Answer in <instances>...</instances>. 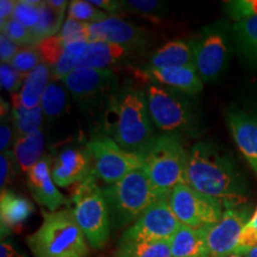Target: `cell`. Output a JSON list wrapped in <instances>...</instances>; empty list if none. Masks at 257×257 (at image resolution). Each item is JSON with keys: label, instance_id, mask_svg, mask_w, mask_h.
Returning a JSON list of instances; mask_svg holds the SVG:
<instances>
[{"label": "cell", "instance_id": "3", "mask_svg": "<svg viewBox=\"0 0 257 257\" xmlns=\"http://www.w3.org/2000/svg\"><path fill=\"white\" fill-rule=\"evenodd\" d=\"M34 257H88L89 244L73 210L43 212L41 226L27 237Z\"/></svg>", "mask_w": 257, "mask_h": 257}, {"label": "cell", "instance_id": "24", "mask_svg": "<svg viewBox=\"0 0 257 257\" xmlns=\"http://www.w3.org/2000/svg\"><path fill=\"white\" fill-rule=\"evenodd\" d=\"M44 134L43 130L35 131L30 135L16 137L14 142V153L19 167L24 172H29L43 159Z\"/></svg>", "mask_w": 257, "mask_h": 257}, {"label": "cell", "instance_id": "34", "mask_svg": "<svg viewBox=\"0 0 257 257\" xmlns=\"http://www.w3.org/2000/svg\"><path fill=\"white\" fill-rule=\"evenodd\" d=\"M40 5L38 0H18L16 2L14 18L32 31L40 21Z\"/></svg>", "mask_w": 257, "mask_h": 257}, {"label": "cell", "instance_id": "33", "mask_svg": "<svg viewBox=\"0 0 257 257\" xmlns=\"http://www.w3.org/2000/svg\"><path fill=\"white\" fill-rule=\"evenodd\" d=\"M121 6L130 14L155 19V21L163 16L165 12V4L156 0H127V2H121Z\"/></svg>", "mask_w": 257, "mask_h": 257}, {"label": "cell", "instance_id": "36", "mask_svg": "<svg viewBox=\"0 0 257 257\" xmlns=\"http://www.w3.org/2000/svg\"><path fill=\"white\" fill-rule=\"evenodd\" d=\"M66 44L61 40L60 35L57 34L55 36L48 38L43 41L40 46L36 47L38 53H40L42 62L47 63L48 66L54 67L62 56L64 49H66Z\"/></svg>", "mask_w": 257, "mask_h": 257}, {"label": "cell", "instance_id": "9", "mask_svg": "<svg viewBox=\"0 0 257 257\" xmlns=\"http://www.w3.org/2000/svg\"><path fill=\"white\" fill-rule=\"evenodd\" d=\"M230 29L225 22L206 25L193 38L194 63L202 82H216L230 62Z\"/></svg>", "mask_w": 257, "mask_h": 257}, {"label": "cell", "instance_id": "13", "mask_svg": "<svg viewBox=\"0 0 257 257\" xmlns=\"http://www.w3.org/2000/svg\"><path fill=\"white\" fill-rule=\"evenodd\" d=\"M250 208L238 206L224 210L217 224L205 227L210 257H231L238 245L240 233L250 220Z\"/></svg>", "mask_w": 257, "mask_h": 257}, {"label": "cell", "instance_id": "7", "mask_svg": "<svg viewBox=\"0 0 257 257\" xmlns=\"http://www.w3.org/2000/svg\"><path fill=\"white\" fill-rule=\"evenodd\" d=\"M61 81L83 113L91 118L100 117V123L104 124L112 96L120 86L113 70L76 68Z\"/></svg>", "mask_w": 257, "mask_h": 257}, {"label": "cell", "instance_id": "30", "mask_svg": "<svg viewBox=\"0 0 257 257\" xmlns=\"http://www.w3.org/2000/svg\"><path fill=\"white\" fill-rule=\"evenodd\" d=\"M88 42H79L66 47L62 56L54 67H51V78L54 81H59L69 75L73 70L78 68V62L85 53Z\"/></svg>", "mask_w": 257, "mask_h": 257}, {"label": "cell", "instance_id": "18", "mask_svg": "<svg viewBox=\"0 0 257 257\" xmlns=\"http://www.w3.org/2000/svg\"><path fill=\"white\" fill-rule=\"evenodd\" d=\"M226 123L237 148L257 176V118L231 108L226 112Z\"/></svg>", "mask_w": 257, "mask_h": 257}, {"label": "cell", "instance_id": "27", "mask_svg": "<svg viewBox=\"0 0 257 257\" xmlns=\"http://www.w3.org/2000/svg\"><path fill=\"white\" fill-rule=\"evenodd\" d=\"M64 12H59L48 5L47 2H41L40 5V21L37 27L32 30L36 38L37 47L43 41L55 36L62 25Z\"/></svg>", "mask_w": 257, "mask_h": 257}, {"label": "cell", "instance_id": "45", "mask_svg": "<svg viewBox=\"0 0 257 257\" xmlns=\"http://www.w3.org/2000/svg\"><path fill=\"white\" fill-rule=\"evenodd\" d=\"M0 257H28L23 251H21L17 246L8 242V240H2L0 244Z\"/></svg>", "mask_w": 257, "mask_h": 257}, {"label": "cell", "instance_id": "46", "mask_svg": "<svg viewBox=\"0 0 257 257\" xmlns=\"http://www.w3.org/2000/svg\"><path fill=\"white\" fill-rule=\"evenodd\" d=\"M89 3L93 6H96L99 9H104L106 11L111 12V14H115L120 9H123L121 2H114V0H91Z\"/></svg>", "mask_w": 257, "mask_h": 257}, {"label": "cell", "instance_id": "25", "mask_svg": "<svg viewBox=\"0 0 257 257\" xmlns=\"http://www.w3.org/2000/svg\"><path fill=\"white\" fill-rule=\"evenodd\" d=\"M170 240H124L119 238L114 250V257H172Z\"/></svg>", "mask_w": 257, "mask_h": 257}, {"label": "cell", "instance_id": "5", "mask_svg": "<svg viewBox=\"0 0 257 257\" xmlns=\"http://www.w3.org/2000/svg\"><path fill=\"white\" fill-rule=\"evenodd\" d=\"M188 155L189 150L180 135H156L143 155V167L160 197L169 195L176 186L186 184Z\"/></svg>", "mask_w": 257, "mask_h": 257}, {"label": "cell", "instance_id": "44", "mask_svg": "<svg viewBox=\"0 0 257 257\" xmlns=\"http://www.w3.org/2000/svg\"><path fill=\"white\" fill-rule=\"evenodd\" d=\"M15 8V0H2L0 2V27L8 23L10 19L14 18Z\"/></svg>", "mask_w": 257, "mask_h": 257}, {"label": "cell", "instance_id": "8", "mask_svg": "<svg viewBox=\"0 0 257 257\" xmlns=\"http://www.w3.org/2000/svg\"><path fill=\"white\" fill-rule=\"evenodd\" d=\"M73 213L89 246L105 248L111 236V220L104 192L91 175L76 186L73 193Z\"/></svg>", "mask_w": 257, "mask_h": 257}, {"label": "cell", "instance_id": "21", "mask_svg": "<svg viewBox=\"0 0 257 257\" xmlns=\"http://www.w3.org/2000/svg\"><path fill=\"white\" fill-rule=\"evenodd\" d=\"M195 66L192 41L176 40L161 47L150 57L147 68H168V67Z\"/></svg>", "mask_w": 257, "mask_h": 257}, {"label": "cell", "instance_id": "14", "mask_svg": "<svg viewBox=\"0 0 257 257\" xmlns=\"http://www.w3.org/2000/svg\"><path fill=\"white\" fill-rule=\"evenodd\" d=\"M92 42L118 44L140 50L147 44L148 32L143 28L110 16L98 23L88 24V43Z\"/></svg>", "mask_w": 257, "mask_h": 257}, {"label": "cell", "instance_id": "43", "mask_svg": "<svg viewBox=\"0 0 257 257\" xmlns=\"http://www.w3.org/2000/svg\"><path fill=\"white\" fill-rule=\"evenodd\" d=\"M18 51V47L14 42L9 40L4 34L0 35V60H2V63H11Z\"/></svg>", "mask_w": 257, "mask_h": 257}, {"label": "cell", "instance_id": "49", "mask_svg": "<svg viewBox=\"0 0 257 257\" xmlns=\"http://www.w3.org/2000/svg\"><path fill=\"white\" fill-rule=\"evenodd\" d=\"M231 257H239V256H237V255H232Z\"/></svg>", "mask_w": 257, "mask_h": 257}, {"label": "cell", "instance_id": "19", "mask_svg": "<svg viewBox=\"0 0 257 257\" xmlns=\"http://www.w3.org/2000/svg\"><path fill=\"white\" fill-rule=\"evenodd\" d=\"M137 49L118 44L92 42L88 43L85 53L78 62V68L110 69L128 59Z\"/></svg>", "mask_w": 257, "mask_h": 257}, {"label": "cell", "instance_id": "38", "mask_svg": "<svg viewBox=\"0 0 257 257\" xmlns=\"http://www.w3.org/2000/svg\"><path fill=\"white\" fill-rule=\"evenodd\" d=\"M42 59L37 48H29V49H22L18 51L17 55L10 63L16 70H18L22 74H29L32 72L40 64Z\"/></svg>", "mask_w": 257, "mask_h": 257}, {"label": "cell", "instance_id": "32", "mask_svg": "<svg viewBox=\"0 0 257 257\" xmlns=\"http://www.w3.org/2000/svg\"><path fill=\"white\" fill-rule=\"evenodd\" d=\"M68 16L69 18L86 24L98 23L108 17L105 12L95 9V6H93L89 2H83V0H73L69 3Z\"/></svg>", "mask_w": 257, "mask_h": 257}, {"label": "cell", "instance_id": "15", "mask_svg": "<svg viewBox=\"0 0 257 257\" xmlns=\"http://www.w3.org/2000/svg\"><path fill=\"white\" fill-rule=\"evenodd\" d=\"M53 179L57 186L68 187L93 175L91 157L86 147H68L61 150L53 162Z\"/></svg>", "mask_w": 257, "mask_h": 257}, {"label": "cell", "instance_id": "28", "mask_svg": "<svg viewBox=\"0 0 257 257\" xmlns=\"http://www.w3.org/2000/svg\"><path fill=\"white\" fill-rule=\"evenodd\" d=\"M67 102H68V96H67L66 88L59 81H54V80L50 81L41 101L44 117L48 120L59 118L66 110Z\"/></svg>", "mask_w": 257, "mask_h": 257}, {"label": "cell", "instance_id": "12", "mask_svg": "<svg viewBox=\"0 0 257 257\" xmlns=\"http://www.w3.org/2000/svg\"><path fill=\"white\" fill-rule=\"evenodd\" d=\"M169 204V195L154 201L121 234L124 240H170L181 227Z\"/></svg>", "mask_w": 257, "mask_h": 257}, {"label": "cell", "instance_id": "31", "mask_svg": "<svg viewBox=\"0 0 257 257\" xmlns=\"http://www.w3.org/2000/svg\"><path fill=\"white\" fill-rule=\"evenodd\" d=\"M0 28H2V34H4L17 47L24 48V49L37 47L34 32L22 23H19L18 21H16L15 18L10 19L8 23L2 25Z\"/></svg>", "mask_w": 257, "mask_h": 257}, {"label": "cell", "instance_id": "35", "mask_svg": "<svg viewBox=\"0 0 257 257\" xmlns=\"http://www.w3.org/2000/svg\"><path fill=\"white\" fill-rule=\"evenodd\" d=\"M59 35L66 46L79 42H88V24L68 17Z\"/></svg>", "mask_w": 257, "mask_h": 257}, {"label": "cell", "instance_id": "1", "mask_svg": "<svg viewBox=\"0 0 257 257\" xmlns=\"http://www.w3.org/2000/svg\"><path fill=\"white\" fill-rule=\"evenodd\" d=\"M186 184L224 210L243 206L248 199V184L232 157L211 142H199L189 149Z\"/></svg>", "mask_w": 257, "mask_h": 257}, {"label": "cell", "instance_id": "42", "mask_svg": "<svg viewBox=\"0 0 257 257\" xmlns=\"http://www.w3.org/2000/svg\"><path fill=\"white\" fill-rule=\"evenodd\" d=\"M257 246V206L253 211L251 218L245 225L238 239V245L236 249L252 248Z\"/></svg>", "mask_w": 257, "mask_h": 257}, {"label": "cell", "instance_id": "37", "mask_svg": "<svg viewBox=\"0 0 257 257\" xmlns=\"http://www.w3.org/2000/svg\"><path fill=\"white\" fill-rule=\"evenodd\" d=\"M225 11L233 21L257 17V0H233L225 4Z\"/></svg>", "mask_w": 257, "mask_h": 257}, {"label": "cell", "instance_id": "10", "mask_svg": "<svg viewBox=\"0 0 257 257\" xmlns=\"http://www.w3.org/2000/svg\"><path fill=\"white\" fill-rule=\"evenodd\" d=\"M91 157L93 175L108 185H113L133 170L144 166L143 157L124 150L106 135H96L86 143Z\"/></svg>", "mask_w": 257, "mask_h": 257}, {"label": "cell", "instance_id": "2", "mask_svg": "<svg viewBox=\"0 0 257 257\" xmlns=\"http://www.w3.org/2000/svg\"><path fill=\"white\" fill-rule=\"evenodd\" d=\"M104 125L124 150L143 157L156 137L144 89L131 80L121 83L112 96Z\"/></svg>", "mask_w": 257, "mask_h": 257}, {"label": "cell", "instance_id": "16", "mask_svg": "<svg viewBox=\"0 0 257 257\" xmlns=\"http://www.w3.org/2000/svg\"><path fill=\"white\" fill-rule=\"evenodd\" d=\"M141 80L160 83L170 89L181 92L186 95H195L202 91L204 82L201 81L195 66L168 67V68H144L137 70Z\"/></svg>", "mask_w": 257, "mask_h": 257}, {"label": "cell", "instance_id": "22", "mask_svg": "<svg viewBox=\"0 0 257 257\" xmlns=\"http://www.w3.org/2000/svg\"><path fill=\"white\" fill-rule=\"evenodd\" d=\"M172 257H210L204 229L181 225L170 240Z\"/></svg>", "mask_w": 257, "mask_h": 257}, {"label": "cell", "instance_id": "47", "mask_svg": "<svg viewBox=\"0 0 257 257\" xmlns=\"http://www.w3.org/2000/svg\"><path fill=\"white\" fill-rule=\"evenodd\" d=\"M233 255H237L239 257H257V246H252V248H240L234 250Z\"/></svg>", "mask_w": 257, "mask_h": 257}, {"label": "cell", "instance_id": "11", "mask_svg": "<svg viewBox=\"0 0 257 257\" xmlns=\"http://www.w3.org/2000/svg\"><path fill=\"white\" fill-rule=\"evenodd\" d=\"M169 204L182 225L193 229H205L221 219L224 208L213 199L181 184L169 194Z\"/></svg>", "mask_w": 257, "mask_h": 257}, {"label": "cell", "instance_id": "6", "mask_svg": "<svg viewBox=\"0 0 257 257\" xmlns=\"http://www.w3.org/2000/svg\"><path fill=\"white\" fill-rule=\"evenodd\" d=\"M141 81L144 83L153 123L162 134L197 136L198 119L187 95L149 80Z\"/></svg>", "mask_w": 257, "mask_h": 257}, {"label": "cell", "instance_id": "23", "mask_svg": "<svg viewBox=\"0 0 257 257\" xmlns=\"http://www.w3.org/2000/svg\"><path fill=\"white\" fill-rule=\"evenodd\" d=\"M50 75L51 67L44 62H41L36 68L28 74L21 92L16 93L22 107L32 110L41 106L42 96L50 82Z\"/></svg>", "mask_w": 257, "mask_h": 257}, {"label": "cell", "instance_id": "48", "mask_svg": "<svg viewBox=\"0 0 257 257\" xmlns=\"http://www.w3.org/2000/svg\"><path fill=\"white\" fill-rule=\"evenodd\" d=\"M47 3L50 8H53L54 10H56V11H59V12H64L67 5H69V3L64 2V0H49V2H47Z\"/></svg>", "mask_w": 257, "mask_h": 257}, {"label": "cell", "instance_id": "40", "mask_svg": "<svg viewBox=\"0 0 257 257\" xmlns=\"http://www.w3.org/2000/svg\"><path fill=\"white\" fill-rule=\"evenodd\" d=\"M14 120L8 102L2 100V125H0V149L2 153L9 150L14 138Z\"/></svg>", "mask_w": 257, "mask_h": 257}, {"label": "cell", "instance_id": "20", "mask_svg": "<svg viewBox=\"0 0 257 257\" xmlns=\"http://www.w3.org/2000/svg\"><path fill=\"white\" fill-rule=\"evenodd\" d=\"M34 212V205L27 198L8 191V189H2V197H0L2 240L12 230L22 226Z\"/></svg>", "mask_w": 257, "mask_h": 257}, {"label": "cell", "instance_id": "17", "mask_svg": "<svg viewBox=\"0 0 257 257\" xmlns=\"http://www.w3.org/2000/svg\"><path fill=\"white\" fill-rule=\"evenodd\" d=\"M51 168V157L43 156V159L28 172V186L32 197L41 206H44L50 212H55L61 205L67 204V199L57 189Z\"/></svg>", "mask_w": 257, "mask_h": 257}, {"label": "cell", "instance_id": "39", "mask_svg": "<svg viewBox=\"0 0 257 257\" xmlns=\"http://www.w3.org/2000/svg\"><path fill=\"white\" fill-rule=\"evenodd\" d=\"M27 75L19 73L11 64L2 63V66H0V83H2V88L10 92L11 94H15L21 88V86L24 85L23 81H25Z\"/></svg>", "mask_w": 257, "mask_h": 257}, {"label": "cell", "instance_id": "41", "mask_svg": "<svg viewBox=\"0 0 257 257\" xmlns=\"http://www.w3.org/2000/svg\"><path fill=\"white\" fill-rule=\"evenodd\" d=\"M16 163L18 162L14 152L6 150L2 153L0 155V186H2V189H5V186H8L14 178Z\"/></svg>", "mask_w": 257, "mask_h": 257}, {"label": "cell", "instance_id": "29", "mask_svg": "<svg viewBox=\"0 0 257 257\" xmlns=\"http://www.w3.org/2000/svg\"><path fill=\"white\" fill-rule=\"evenodd\" d=\"M11 112L15 127V138L30 135L41 128L44 115L41 106L32 110H27L22 106H14Z\"/></svg>", "mask_w": 257, "mask_h": 257}, {"label": "cell", "instance_id": "26", "mask_svg": "<svg viewBox=\"0 0 257 257\" xmlns=\"http://www.w3.org/2000/svg\"><path fill=\"white\" fill-rule=\"evenodd\" d=\"M231 32L239 55L248 62L257 64V17L236 22Z\"/></svg>", "mask_w": 257, "mask_h": 257}, {"label": "cell", "instance_id": "4", "mask_svg": "<svg viewBox=\"0 0 257 257\" xmlns=\"http://www.w3.org/2000/svg\"><path fill=\"white\" fill-rule=\"evenodd\" d=\"M112 227L131 226L160 198L144 167L133 170L115 184L102 189Z\"/></svg>", "mask_w": 257, "mask_h": 257}]
</instances>
